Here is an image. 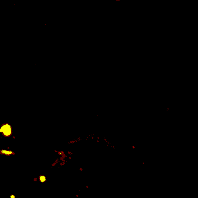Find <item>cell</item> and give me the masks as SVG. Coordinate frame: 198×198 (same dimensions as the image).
<instances>
[{"label":"cell","mask_w":198,"mask_h":198,"mask_svg":"<svg viewBox=\"0 0 198 198\" xmlns=\"http://www.w3.org/2000/svg\"><path fill=\"white\" fill-rule=\"evenodd\" d=\"M0 132L2 133L5 136L8 137L9 135H11L12 134V128L11 126L8 124H5L3 125L2 127L0 128Z\"/></svg>","instance_id":"1"},{"label":"cell","mask_w":198,"mask_h":198,"mask_svg":"<svg viewBox=\"0 0 198 198\" xmlns=\"http://www.w3.org/2000/svg\"><path fill=\"white\" fill-rule=\"evenodd\" d=\"M0 152L2 154H6V155H10V154H13V153L12 151H7V150H1L0 151Z\"/></svg>","instance_id":"2"},{"label":"cell","mask_w":198,"mask_h":198,"mask_svg":"<svg viewBox=\"0 0 198 198\" xmlns=\"http://www.w3.org/2000/svg\"><path fill=\"white\" fill-rule=\"evenodd\" d=\"M40 181L41 182H44L46 181V178L44 175H41L40 177Z\"/></svg>","instance_id":"3"},{"label":"cell","mask_w":198,"mask_h":198,"mask_svg":"<svg viewBox=\"0 0 198 198\" xmlns=\"http://www.w3.org/2000/svg\"><path fill=\"white\" fill-rule=\"evenodd\" d=\"M11 198H15V196H11Z\"/></svg>","instance_id":"4"}]
</instances>
